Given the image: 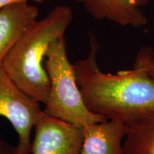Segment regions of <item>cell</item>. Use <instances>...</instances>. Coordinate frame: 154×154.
<instances>
[{"instance_id":"cell-2","label":"cell","mask_w":154,"mask_h":154,"mask_svg":"<svg viewBox=\"0 0 154 154\" xmlns=\"http://www.w3.org/2000/svg\"><path fill=\"white\" fill-rule=\"evenodd\" d=\"M72 19L70 7L57 6L25 30L2 63L9 78L36 101L45 103L49 96L50 81L44 66L47 50L64 36Z\"/></svg>"},{"instance_id":"cell-8","label":"cell","mask_w":154,"mask_h":154,"mask_svg":"<svg viewBox=\"0 0 154 154\" xmlns=\"http://www.w3.org/2000/svg\"><path fill=\"white\" fill-rule=\"evenodd\" d=\"M126 132V124L119 121L86 125L80 154H123L122 141Z\"/></svg>"},{"instance_id":"cell-10","label":"cell","mask_w":154,"mask_h":154,"mask_svg":"<svg viewBox=\"0 0 154 154\" xmlns=\"http://www.w3.org/2000/svg\"><path fill=\"white\" fill-rule=\"evenodd\" d=\"M15 147L6 142L0 135V154H15Z\"/></svg>"},{"instance_id":"cell-4","label":"cell","mask_w":154,"mask_h":154,"mask_svg":"<svg viewBox=\"0 0 154 154\" xmlns=\"http://www.w3.org/2000/svg\"><path fill=\"white\" fill-rule=\"evenodd\" d=\"M42 112L39 102L23 91L0 66V116L11 123L18 135L15 154L31 153V131Z\"/></svg>"},{"instance_id":"cell-5","label":"cell","mask_w":154,"mask_h":154,"mask_svg":"<svg viewBox=\"0 0 154 154\" xmlns=\"http://www.w3.org/2000/svg\"><path fill=\"white\" fill-rule=\"evenodd\" d=\"M32 154H80L83 128L42 112L35 125Z\"/></svg>"},{"instance_id":"cell-11","label":"cell","mask_w":154,"mask_h":154,"mask_svg":"<svg viewBox=\"0 0 154 154\" xmlns=\"http://www.w3.org/2000/svg\"><path fill=\"white\" fill-rule=\"evenodd\" d=\"M29 1H33L37 3H43L44 2L47 1V0H0V7L3 8L6 6L12 5V4L28 2Z\"/></svg>"},{"instance_id":"cell-9","label":"cell","mask_w":154,"mask_h":154,"mask_svg":"<svg viewBox=\"0 0 154 154\" xmlns=\"http://www.w3.org/2000/svg\"><path fill=\"white\" fill-rule=\"evenodd\" d=\"M126 124L123 154H154V111Z\"/></svg>"},{"instance_id":"cell-7","label":"cell","mask_w":154,"mask_h":154,"mask_svg":"<svg viewBox=\"0 0 154 154\" xmlns=\"http://www.w3.org/2000/svg\"><path fill=\"white\" fill-rule=\"evenodd\" d=\"M38 9L28 2L0 9V66L25 30L37 20Z\"/></svg>"},{"instance_id":"cell-1","label":"cell","mask_w":154,"mask_h":154,"mask_svg":"<svg viewBox=\"0 0 154 154\" xmlns=\"http://www.w3.org/2000/svg\"><path fill=\"white\" fill-rule=\"evenodd\" d=\"M99 48L91 34L88 57L73 64L88 110L125 124L154 111V76L136 59L131 70L116 74L103 72L96 58Z\"/></svg>"},{"instance_id":"cell-3","label":"cell","mask_w":154,"mask_h":154,"mask_svg":"<svg viewBox=\"0 0 154 154\" xmlns=\"http://www.w3.org/2000/svg\"><path fill=\"white\" fill-rule=\"evenodd\" d=\"M50 88L43 111L54 118L82 127L108 119L88 110L78 85L72 63L66 53L64 36L49 44L44 60Z\"/></svg>"},{"instance_id":"cell-6","label":"cell","mask_w":154,"mask_h":154,"mask_svg":"<svg viewBox=\"0 0 154 154\" xmlns=\"http://www.w3.org/2000/svg\"><path fill=\"white\" fill-rule=\"evenodd\" d=\"M96 20H106L121 26L139 28L148 24L140 7L150 0H75Z\"/></svg>"}]
</instances>
